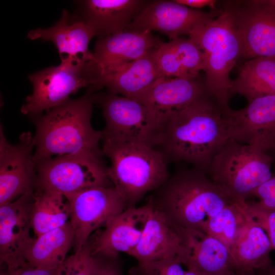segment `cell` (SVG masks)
Wrapping results in <instances>:
<instances>
[{"label":"cell","mask_w":275,"mask_h":275,"mask_svg":"<svg viewBox=\"0 0 275 275\" xmlns=\"http://www.w3.org/2000/svg\"><path fill=\"white\" fill-rule=\"evenodd\" d=\"M224 109L210 92L159 116L156 148L168 161L184 162L207 174L214 156L229 139Z\"/></svg>","instance_id":"obj_1"},{"label":"cell","mask_w":275,"mask_h":275,"mask_svg":"<svg viewBox=\"0 0 275 275\" xmlns=\"http://www.w3.org/2000/svg\"><path fill=\"white\" fill-rule=\"evenodd\" d=\"M236 201L205 172L193 167L177 170L147 199L177 226L202 232L209 217Z\"/></svg>","instance_id":"obj_2"},{"label":"cell","mask_w":275,"mask_h":275,"mask_svg":"<svg viewBox=\"0 0 275 275\" xmlns=\"http://www.w3.org/2000/svg\"><path fill=\"white\" fill-rule=\"evenodd\" d=\"M89 86L86 93L70 99L50 111L33 117L36 132L33 138L35 163L53 157L79 152L101 156L98 147L102 131L91 124L93 94Z\"/></svg>","instance_id":"obj_3"},{"label":"cell","mask_w":275,"mask_h":275,"mask_svg":"<svg viewBox=\"0 0 275 275\" xmlns=\"http://www.w3.org/2000/svg\"><path fill=\"white\" fill-rule=\"evenodd\" d=\"M102 139V154L111 161L109 178L126 209L136 207L147 194L169 179L168 160L159 150L142 143Z\"/></svg>","instance_id":"obj_4"},{"label":"cell","mask_w":275,"mask_h":275,"mask_svg":"<svg viewBox=\"0 0 275 275\" xmlns=\"http://www.w3.org/2000/svg\"><path fill=\"white\" fill-rule=\"evenodd\" d=\"M188 36L203 52L208 90L224 110L229 109L230 74L242 50L233 12L227 6L213 19L196 26Z\"/></svg>","instance_id":"obj_5"},{"label":"cell","mask_w":275,"mask_h":275,"mask_svg":"<svg viewBox=\"0 0 275 275\" xmlns=\"http://www.w3.org/2000/svg\"><path fill=\"white\" fill-rule=\"evenodd\" d=\"M272 161L258 147L229 139L213 157L207 175L234 199L244 201L273 176Z\"/></svg>","instance_id":"obj_6"},{"label":"cell","mask_w":275,"mask_h":275,"mask_svg":"<svg viewBox=\"0 0 275 275\" xmlns=\"http://www.w3.org/2000/svg\"><path fill=\"white\" fill-rule=\"evenodd\" d=\"M36 164L35 191H55L66 196L92 187L113 186L101 156L94 154L79 152L58 156Z\"/></svg>","instance_id":"obj_7"},{"label":"cell","mask_w":275,"mask_h":275,"mask_svg":"<svg viewBox=\"0 0 275 275\" xmlns=\"http://www.w3.org/2000/svg\"><path fill=\"white\" fill-rule=\"evenodd\" d=\"M105 120L103 138L142 143L156 148L160 126L157 114L132 98L109 93L93 94Z\"/></svg>","instance_id":"obj_8"},{"label":"cell","mask_w":275,"mask_h":275,"mask_svg":"<svg viewBox=\"0 0 275 275\" xmlns=\"http://www.w3.org/2000/svg\"><path fill=\"white\" fill-rule=\"evenodd\" d=\"M61 59L60 65L29 76L33 91L21 107L22 114L32 117L41 115L68 100L71 94L80 89L90 86L85 73L88 60L72 56Z\"/></svg>","instance_id":"obj_9"},{"label":"cell","mask_w":275,"mask_h":275,"mask_svg":"<svg viewBox=\"0 0 275 275\" xmlns=\"http://www.w3.org/2000/svg\"><path fill=\"white\" fill-rule=\"evenodd\" d=\"M70 207L74 231V253L79 252L92 233L126 209L124 199L114 186H98L65 196Z\"/></svg>","instance_id":"obj_10"},{"label":"cell","mask_w":275,"mask_h":275,"mask_svg":"<svg viewBox=\"0 0 275 275\" xmlns=\"http://www.w3.org/2000/svg\"><path fill=\"white\" fill-rule=\"evenodd\" d=\"M233 12L241 42V57H275V0L232 2Z\"/></svg>","instance_id":"obj_11"},{"label":"cell","mask_w":275,"mask_h":275,"mask_svg":"<svg viewBox=\"0 0 275 275\" xmlns=\"http://www.w3.org/2000/svg\"><path fill=\"white\" fill-rule=\"evenodd\" d=\"M35 191L26 193L14 201L0 206L1 271H12L27 264L26 253L35 238L31 213Z\"/></svg>","instance_id":"obj_12"},{"label":"cell","mask_w":275,"mask_h":275,"mask_svg":"<svg viewBox=\"0 0 275 275\" xmlns=\"http://www.w3.org/2000/svg\"><path fill=\"white\" fill-rule=\"evenodd\" d=\"M32 134L23 132L19 142L10 144L0 127V206L35 191L36 164Z\"/></svg>","instance_id":"obj_13"},{"label":"cell","mask_w":275,"mask_h":275,"mask_svg":"<svg viewBox=\"0 0 275 275\" xmlns=\"http://www.w3.org/2000/svg\"><path fill=\"white\" fill-rule=\"evenodd\" d=\"M229 139L275 151V95L256 98L243 108L223 111Z\"/></svg>","instance_id":"obj_14"},{"label":"cell","mask_w":275,"mask_h":275,"mask_svg":"<svg viewBox=\"0 0 275 275\" xmlns=\"http://www.w3.org/2000/svg\"><path fill=\"white\" fill-rule=\"evenodd\" d=\"M219 12L206 13L174 1H155L148 2L126 30L159 31L172 40L182 35L188 36L196 26L213 19Z\"/></svg>","instance_id":"obj_15"},{"label":"cell","mask_w":275,"mask_h":275,"mask_svg":"<svg viewBox=\"0 0 275 275\" xmlns=\"http://www.w3.org/2000/svg\"><path fill=\"white\" fill-rule=\"evenodd\" d=\"M129 255L138 263L180 258L186 266L189 251L182 228L152 208L140 241Z\"/></svg>","instance_id":"obj_16"},{"label":"cell","mask_w":275,"mask_h":275,"mask_svg":"<svg viewBox=\"0 0 275 275\" xmlns=\"http://www.w3.org/2000/svg\"><path fill=\"white\" fill-rule=\"evenodd\" d=\"M162 42L151 32L126 30L96 42L93 59L86 63L87 74L114 68L135 61Z\"/></svg>","instance_id":"obj_17"},{"label":"cell","mask_w":275,"mask_h":275,"mask_svg":"<svg viewBox=\"0 0 275 275\" xmlns=\"http://www.w3.org/2000/svg\"><path fill=\"white\" fill-rule=\"evenodd\" d=\"M156 48L139 59L121 66L88 75L95 90L107 88L108 93L132 98L157 79L163 77L157 64Z\"/></svg>","instance_id":"obj_18"},{"label":"cell","mask_w":275,"mask_h":275,"mask_svg":"<svg viewBox=\"0 0 275 275\" xmlns=\"http://www.w3.org/2000/svg\"><path fill=\"white\" fill-rule=\"evenodd\" d=\"M152 206L125 209L111 219L103 231L92 235V253L112 256L129 254L137 246L148 221Z\"/></svg>","instance_id":"obj_19"},{"label":"cell","mask_w":275,"mask_h":275,"mask_svg":"<svg viewBox=\"0 0 275 275\" xmlns=\"http://www.w3.org/2000/svg\"><path fill=\"white\" fill-rule=\"evenodd\" d=\"M210 92L205 81L196 78L161 77L131 98L143 103L158 117L184 107Z\"/></svg>","instance_id":"obj_20"},{"label":"cell","mask_w":275,"mask_h":275,"mask_svg":"<svg viewBox=\"0 0 275 275\" xmlns=\"http://www.w3.org/2000/svg\"><path fill=\"white\" fill-rule=\"evenodd\" d=\"M141 0H86L81 3L82 20L102 38L126 31L148 3Z\"/></svg>","instance_id":"obj_21"},{"label":"cell","mask_w":275,"mask_h":275,"mask_svg":"<svg viewBox=\"0 0 275 275\" xmlns=\"http://www.w3.org/2000/svg\"><path fill=\"white\" fill-rule=\"evenodd\" d=\"M95 36L92 29L82 20H71L67 10H64L59 20L47 29L37 28L31 30L27 37L32 40L41 39L51 41L57 47L61 59L72 56L93 59V53L89 44Z\"/></svg>","instance_id":"obj_22"},{"label":"cell","mask_w":275,"mask_h":275,"mask_svg":"<svg viewBox=\"0 0 275 275\" xmlns=\"http://www.w3.org/2000/svg\"><path fill=\"white\" fill-rule=\"evenodd\" d=\"M249 214L245 224L230 249L234 268L265 272L273 265L269 258L272 250L271 242L262 225Z\"/></svg>","instance_id":"obj_23"},{"label":"cell","mask_w":275,"mask_h":275,"mask_svg":"<svg viewBox=\"0 0 275 275\" xmlns=\"http://www.w3.org/2000/svg\"><path fill=\"white\" fill-rule=\"evenodd\" d=\"M182 229L189 251L186 267L208 275H226L235 269L230 251L221 241L204 232Z\"/></svg>","instance_id":"obj_24"},{"label":"cell","mask_w":275,"mask_h":275,"mask_svg":"<svg viewBox=\"0 0 275 275\" xmlns=\"http://www.w3.org/2000/svg\"><path fill=\"white\" fill-rule=\"evenodd\" d=\"M74 240V231L69 221L36 237L26 253L27 264L34 267L58 268L67 258Z\"/></svg>","instance_id":"obj_25"},{"label":"cell","mask_w":275,"mask_h":275,"mask_svg":"<svg viewBox=\"0 0 275 275\" xmlns=\"http://www.w3.org/2000/svg\"><path fill=\"white\" fill-rule=\"evenodd\" d=\"M239 94L248 102L265 95H275V57L252 59L239 67L231 80L229 94Z\"/></svg>","instance_id":"obj_26"},{"label":"cell","mask_w":275,"mask_h":275,"mask_svg":"<svg viewBox=\"0 0 275 275\" xmlns=\"http://www.w3.org/2000/svg\"><path fill=\"white\" fill-rule=\"evenodd\" d=\"M70 207L66 197L51 191H35L31 223L36 237L67 223Z\"/></svg>","instance_id":"obj_27"},{"label":"cell","mask_w":275,"mask_h":275,"mask_svg":"<svg viewBox=\"0 0 275 275\" xmlns=\"http://www.w3.org/2000/svg\"><path fill=\"white\" fill-rule=\"evenodd\" d=\"M249 215L246 201H235L209 217L205 224L203 232L221 241L230 250Z\"/></svg>","instance_id":"obj_28"},{"label":"cell","mask_w":275,"mask_h":275,"mask_svg":"<svg viewBox=\"0 0 275 275\" xmlns=\"http://www.w3.org/2000/svg\"><path fill=\"white\" fill-rule=\"evenodd\" d=\"M182 68L189 78L198 77L204 70L202 51L190 39L178 38L170 41Z\"/></svg>","instance_id":"obj_29"},{"label":"cell","mask_w":275,"mask_h":275,"mask_svg":"<svg viewBox=\"0 0 275 275\" xmlns=\"http://www.w3.org/2000/svg\"><path fill=\"white\" fill-rule=\"evenodd\" d=\"M93 239L91 236L82 249L67 257L55 275H91Z\"/></svg>","instance_id":"obj_30"},{"label":"cell","mask_w":275,"mask_h":275,"mask_svg":"<svg viewBox=\"0 0 275 275\" xmlns=\"http://www.w3.org/2000/svg\"><path fill=\"white\" fill-rule=\"evenodd\" d=\"M186 267L180 258L138 263L129 270V275H184Z\"/></svg>","instance_id":"obj_31"},{"label":"cell","mask_w":275,"mask_h":275,"mask_svg":"<svg viewBox=\"0 0 275 275\" xmlns=\"http://www.w3.org/2000/svg\"><path fill=\"white\" fill-rule=\"evenodd\" d=\"M156 57L163 77L189 78L177 56L171 42H162L156 49Z\"/></svg>","instance_id":"obj_32"},{"label":"cell","mask_w":275,"mask_h":275,"mask_svg":"<svg viewBox=\"0 0 275 275\" xmlns=\"http://www.w3.org/2000/svg\"><path fill=\"white\" fill-rule=\"evenodd\" d=\"M246 207L249 214L266 230L272 249L275 250V210L265 208L257 202H248L246 200Z\"/></svg>","instance_id":"obj_33"},{"label":"cell","mask_w":275,"mask_h":275,"mask_svg":"<svg viewBox=\"0 0 275 275\" xmlns=\"http://www.w3.org/2000/svg\"><path fill=\"white\" fill-rule=\"evenodd\" d=\"M91 275H123L119 256H112L100 253L91 254Z\"/></svg>","instance_id":"obj_34"},{"label":"cell","mask_w":275,"mask_h":275,"mask_svg":"<svg viewBox=\"0 0 275 275\" xmlns=\"http://www.w3.org/2000/svg\"><path fill=\"white\" fill-rule=\"evenodd\" d=\"M252 196L259 199L257 203L262 207L275 210V175L256 189Z\"/></svg>","instance_id":"obj_35"},{"label":"cell","mask_w":275,"mask_h":275,"mask_svg":"<svg viewBox=\"0 0 275 275\" xmlns=\"http://www.w3.org/2000/svg\"><path fill=\"white\" fill-rule=\"evenodd\" d=\"M57 269L34 267L26 264L12 271H1L0 275H55Z\"/></svg>","instance_id":"obj_36"},{"label":"cell","mask_w":275,"mask_h":275,"mask_svg":"<svg viewBox=\"0 0 275 275\" xmlns=\"http://www.w3.org/2000/svg\"><path fill=\"white\" fill-rule=\"evenodd\" d=\"M174 2L191 8H202L209 6L211 9H215V4L217 1L214 0H174Z\"/></svg>","instance_id":"obj_37"},{"label":"cell","mask_w":275,"mask_h":275,"mask_svg":"<svg viewBox=\"0 0 275 275\" xmlns=\"http://www.w3.org/2000/svg\"><path fill=\"white\" fill-rule=\"evenodd\" d=\"M226 275H264L263 273L256 271H242L234 269Z\"/></svg>","instance_id":"obj_38"},{"label":"cell","mask_w":275,"mask_h":275,"mask_svg":"<svg viewBox=\"0 0 275 275\" xmlns=\"http://www.w3.org/2000/svg\"><path fill=\"white\" fill-rule=\"evenodd\" d=\"M184 275H208L192 267H186Z\"/></svg>","instance_id":"obj_39"},{"label":"cell","mask_w":275,"mask_h":275,"mask_svg":"<svg viewBox=\"0 0 275 275\" xmlns=\"http://www.w3.org/2000/svg\"><path fill=\"white\" fill-rule=\"evenodd\" d=\"M264 275H275V265H272L268 270L264 273Z\"/></svg>","instance_id":"obj_40"}]
</instances>
